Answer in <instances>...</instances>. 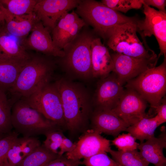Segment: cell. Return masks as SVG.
<instances>
[{
    "mask_svg": "<svg viewBox=\"0 0 166 166\" xmlns=\"http://www.w3.org/2000/svg\"><path fill=\"white\" fill-rule=\"evenodd\" d=\"M41 145L40 141L35 137H18L11 144L7 153L8 166H17Z\"/></svg>",
    "mask_w": 166,
    "mask_h": 166,
    "instance_id": "7402d4cb",
    "label": "cell"
},
{
    "mask_svg": "<svg viewBox=\"0 0 166 166\" xmlns=\"http://www.w3.org/2000/svg\"><path fill=\"white\" fill-rule=\"evenodd\" d=\"M80 0H38L34 13L39 21L49 31L54 28L62 15L76 8Z\"/></svg>",
    "mask_w": 166,
    "mask_h": 166,
    "instance_id": "7c38bea8",
    "label": "cell"
},
{
    "mask_svg": "<svg viewBox=\"0 0 166 166\" xmlns=\"http://www.w3.org/2000/svg\"><path fill=\"white\" fill-rule=\"evenodd\" d=\"M165 97L162 99L160 104L155 109V116L160 124L166 122V101Z\"/></svg>",
    "mask_w": 166,
    "mask_h": 166,
    "instance_id": "836d02e7",
    "label": "cell"
},
{
    "mask_svg": "<svg viewBox=\"0 0 166 166\" xmlns=\"http://www.w3.org/2000/svg\"><path fill=\"white\" fill-rule=\"evenodd\" d=\"M59 157L58 155L41 145L25 157L17 166H44Z\"/></svg>",
    "mask_w": 166,
    "mask_h": 166,
    "instance_id": "d4e9b609",
    "label": "cell"
},
{
    "mask_svg": "<svg viewBox=\"0 0 166 166\" xmlns=\"http://www.w3.org/2000/svg\"><path fill=\"white\" fill-rule=\"evenodd\" d=\"M111 55L113 64L112 72L123 85L147 70L155 67L158 60L157 56L138 58L116 53Z\"/></svg>",
    "mask_w": 166,
    "mask_h": 166,
    "instance_id": "30bf717a",
    "label": "cell"
},
{
    "mask_svg": "<svg viewBox=\"0 0 166 166\" xmlns=\"http://www.w3.org/2000/svg\"><path fill=\"white\" fill-rule=\"evenodd\" d=\"M11 121L15 131L24 137L45 135L52 131L60 130L55 124L31 107L22 99L16 101L13 105Z\"/></svg>",
    "mask_w": 166,
    "mask_h": 166,
    "instance_id": "277c9868",
    "label": "cell"
},
{
    "mask_svg": "<svg viewBox=\"0 0 166 166\" xmlns=\"http://www.w3.org/2000/svg\"><path fill=\"white\" fill-rule=\"evenodd\" d=\"M160 125L157 119L154 117H144L134 125L128 127L126 131L130 133L140 143L154 136V132Z\"/></svg>",
    "mask_w": 166,
    "mask_h": 166,
    "instance_id": "cb8c5ba5",
    "label": "cell"
},
{
    "mask_svg": "<svg viewBox=\"0 0 166 166\" xmlns=\"http://www.w3.org/2000/svg\"><path fill=\"white\" fill-rule=\"evenodd\" d=\"M136 139L130 133L119 134L112 140V144L117 148L118 151L126 152L137 149L139 144Z\"/></svg>",
    "mask_w": 166,
    "mask_h": 166,
    "instance_id": "f546056e",
    "label": "cell"
},
{
    "mask_svg": "<svg viewBox=\"0 0 166 166\" xmlns=\"http://www.w3.org/2000/svg\"><path fill=\"white\" fill-rule=\"evenodd\" d=\"M19 134L14 130L0 140V166H8L7 153L11 144Z\"/></svg>",
    "mask_w": 166,
    "mask_h": 166,
    "instance_id": "1f68e13d",
    "label": "cell"
},
{
    "mask_svg": "<svg viewBox=\"0 0 166 166\" xmlns=\"http://www.w3.org/2000/svg\"><path fill=\"white\" fill-rule=\"evenodd\" d=\"M75 143H73L70 140L64 136L61 143L59 152L58 155L61 156L64 153L70 152L75 148Z\"/></svg>",
    "mask_w": 166,
    "mask_h": 166,
    "instance_id": "e575fe53",
    "label": "cell"
},
{
    "mask_svg": "<svg viewBox=\"0 0 166 166\" xmlns=\"http://www.w3.org/2000/svg\"><path fill=\"white\" fill-rule=\"evenodd\" d=\"M61 100L65 126L71 132L83 126L88 112L85 95L78 88L63 79L54 84Z\"/></svg>",
    "mask_w": 166,
    "mask_h": 166,
    "instance_id": "8992f818",
    "label": "cell"
},
{
    "mask_svg": "<svg viewBox=\"0 0 166 166\" xmlns=\"http://www.w3.org/2000/svg\"><path fill=\"white\" fill-rule=\"evenodd\" d=\"M86 26L63 48L65 56L61 58L70 70L85 77L91 75V43L95 37Z\"/></svg>",
    "mask_w": 166,
    "mask_h": 166,
    "instance_id": "52a82bcc",
    "label": "cell"
},
{
    "mask_svg": "<svg viewBox=\"0 0 166 166\" xmlns=\"http://www.w3.org/2000/svg\"><path fill=\"white\" fill-rule=\"evenodd\" d=\"M107 7L118 12L126 13L132 9H139L143 6V0H102Z\"/></svg>",
    "mask_w": 166,
    "mask_h": 166,
    "instance_id": "f1b7e54d",
    "label": "cell"
},
{
    "mask_svg": "<svg viewBox=\"0 0 166 166\" xmlns=\"http://www.w3.org/2000/svg\"><path fill=\"white\" fill-rule=\"evenodd\" d=\"M92 129L100 134L117 137L129 127L110 110L96 109L92 118Z\"/></svg>",
    "mask_w": 166,
    "mask_h": 166,
    "instance_id": "e0dca14e",
    "label": "cell"
},
{
    "mask_svg": "<svg viewBox=\"0 0 166 166\" xmlns=\"http://www.w3.org/2000/svg\"><path fill=\"white\" fill-rule=\"evenodd\" d=\"M21 99L60 128L65 126L61 98L54 84L48 83L29 97Z\"/></svg>",
    "mask_w": 166,
    "mask_h": 166,
    "instance_id": "ba28073f",
    "label": "cell"
},
{
    "mask_svg": "<svg viewBox=\"0 0 166 166\" xmlns=\"http://www.w3.org/2000/svg\"><path fill=\"white\" fill-rule=\"evenodd\" d=\"M61 143L53 142L46 139L43 145L51 152L58 155Z\"/></svg>",
    "mask_w": 166,
    "mask_h": 166,
    "instance_id": "74e56055",
    "label": "cell"
},
{
    "mask_svg": "<svg viewBox=\"0 0 166 166\" xmlns=\"http://www.w3.org/2000/svg\"><path fill=\"white\" fill-rule=\"evenodd\" d=\"M137 22L119 25L110 29L104 38L108 46L115 53L134 57L150 58L157 57L148 47L145 41L141 42L137 36Z\"/></svg>",
    "mask_w": 166,
    "mask_h": 166,
    "instance_id": "7a4b0ae2",
    "label": "cell"
},
{
    "mask_svg": "<svg viewBox=\"0 0 166 166\" xmlns=\"http://www.w3.org/2000/svg\"><path fill=\"white\" fill-rule=\"evenodd\" d=\"M23 44L26 49L34 50L47 56L60 58L65 56L63 50L58 49L53 43L49 30L40 21L34 24Z\"/></svg>",
    "mask_w": 166,
    "mask_h": 166,
    "instance_id": "2e32d148",
    "label": "cell"
},
{
    "mask_svg": "<svg viewBox=\"0 0 166 166\" xmlns=\"http://www.w3.org/2000/svg\"><path fill=\"white\" fill-rule=\"evenodd\" d=\"M86 26L84 20L74 10L71 13L65 12L51 31L53 43L58 49L62 50Z\"/></svg>",
    "mask_w": 166,
    "mask_h": 166,
    "instance_id": "5bb4252c",
    "label": "cell"
},
{
    "mask_svg": "<svg viewBox=\"0 0 166 166\" xmlns=\"http://www.w3.org/2000/svg\"><path fill=\"white\" fill-rule=\"evenodd\" d=\"M147 102L136 91L126 88L116 106L111 110L129 126L148 117L145 112Z\"/></svg>",
    "mask_w": 166,
    "mask_h": 166,
    "instance_id": "8fae6325",
    "label": "cell"
},
{
    "mask_svg": "<svg viewBox=\"0 0 166 166\" xmlns=\"http://www.w3.org/2000/svg\"><path fill=\"white\" fill-rule=\"evenodd\" d=\"M81 164L85 166H120L119 164L107 155V153H101L81 161Z\"/></svg>",
    "mask_w": 166,
    "mask_h": 166,
    "instance_id": "4dcf8cb0",
    "label": "cell"
},
{
    "mask_svg": "<svg viewBox=\"0 0 166 166\" xmlns=\"http://www.w3.org/2000/svg\"><path fill=\"white\" fill-rule=\"evenodd\" d=\"M0 10L4 19V25L6 31L18 38L26 36L31 32L34 24L39 21L34 13L18 15L10 13L0 3Z\"/></svg>",
    "mask_w": 166,
    "mask_h": 166,
    "instance_id": "ffe728a7",
    "label": "cell"
},
{
    "mask_svg": "<svg viewBox=\"0 0 166 166\" xmlns=\"http://www.w3.org/2000/svg\"><path fill=\"white\" fill-rule=\"evenodd\" d=\"M2 25L0 26V28H1V26H2Z\"/></svg>",
    "mask_w": 166,
    "mask_h": 166,
    "instance_id": "60d3db41",
    "label": "cell"
},
{
    "mask_svg": "<svg viewBox=\"0 0 166 166\" xmlns=\"http://www.w3.org/2000/svg\"><path fill=\"white\" fill-rule=\"evenodd\" d=\"M46 139L50 141L61 143L65 136L60 130L53 131L49 132L45 135Z\"/></svg>",
    "mask_w": 166,
    "mask_h": 166,
    "instance_id": "8d00e7d4",
    "label": "cell"
},
{
    "mask_svg": "<svg viewBox=\"0 0 166 166\" xmlns=\"http://www.w3.org/2000/svg\"><path fill=\"white\" fill-rule=\"evenodd\" d=\"M53 70L52 63L44 57L31 55L9 92L13 96L18 98L28 97L49 83Z\"/></svg>",
    "mask_w": 166,
    "mask_h": 166,
    "instance_id": "6da1fadb",
    "label": "cell"
},
{
    "mask_svg": "<svg viewBox=\"0 0 166 166\" xmlns=\"http://www.w3.org/2000/svg\"><path fill=\"white\" fill-rule=\"evenodd\" d=\"M91 75L104 78L112 72L113 64L108 48L100 38L94 37L91 43Z\"/></svg>",
    "mask_w": 166,
    "mask_h": 166,
    "instance_id": "ac0fdd59",
    "label": "cell"
},
{
    "mask_svg": "<svg viewBox=\"0 0 166 166\" xmlns=\"http://www.w3.org/2000/svg\"><path fill=\"white\" fill-rule=\"evenodd\" d=\"M145 18L137 23V32L142 38L153 35L159 44L158 59L164 55L166 58V13L143 4Z\"/></svg>",
    "mask_w": 166,
    "mask_h": 166,
    "instance_id": "9c48e42d",
    "label": "cell"
},
{
    "mask_svg": "<svg viewBox=\"0 0 166 166\" xmlns=\"http://www.w3.org/2000/svg\"><path fill=\"white\" fill-rule=\"evenodd\" d=\"M143 4L158 8L159 11L166 13L165 0H143Z\"/></svg>",
    "mask_w": 166,
    "mask_h": 166,
    "instance_id": "d590c367",
    "label": "cell"
},
{
    "mask_svg": "<svg viewBox=\"0 0 166 166\" xmlns=\"http://www.w3.org/2000/svg\"><path fill=\"white\" fill-rule=\"evenodd\" d=\"M17 38L6 31L3 23L0 29V58L22 61L30 57Z\"/></svg>",
    "mask_w": 166,
    "mask_h": 166,
    "instance_id": "44dd1931",
    "label": "cell"
},
{
    "mask_svg": "<svg viewBox=\"0 0 166 166\" xmlns=\"http://www.w3.org/2000/svg\"><path fill=\"white\" fill-rule=\"evenodd\" d=\"M13 104L6 93L0 89V132L6 134L12 132L11 121Z\"/></svg>",
    "mask_w": 166,
    "mask_h": 166,
    "instance_id": "4316f807",
    "label": "cell"
},
{
    "mask_svg": "<svg viewBox=\"0 0 166 166\" xmlns=\"http://www.w3.org/2000/svg\"><path fill=\"white\" fill-rule=\"evenodd\" d=\"M81 163L80 160L69 159L62 156L51 161L44 166H79Z\"/></svg>",
    "mask_w": 166,
    "mask_h": 166,
    "instance_id": "d6a6232c",
    "label": "cell"
},
{
    "mask_svg": "<svg viewBox=\"0 0 166 166\" xmlns=\"http://www.w3.org/2000/svg\"><path fill=\"white\" fill-rule=\"evenodd\" d=\"M27 61H15L0 58V89L6 93L9 91Z\"/></svg>",
    "mask_w": 166,
    "mask_h": 166,
    "instance_id": "603a6c76",
    "label": "cell"
},
{
    "mask_svg": "<svg viewBox=\"0 0 166 166\" xmlns=\"http://www.w3.org/2000/svg\"><path fill=\"white\" fill-rule=\"evenodd\" d=\"M123 86L113 73L101 79L95 96L96 109L111 110L114 109L124 91Z\"/></svg>",
    "mask_w": 166,
    "mask_h": 166,
    "instance_id": "9a60e30c",
    "label": "cell"
},
{
    "mask_svg": "<svg viewBox=\"0 0 166 166\" xmlns=\"http://www.w3.org/2000/svg\"><path fill=\"white\" fill-rule=\"evenodd\" d=\"M110 141L104 137L93 129L86 131L75 143L74 149L66 153L69 159L80 160L101 153L109 152Z\"/></svg>",
    "mask_w": 166,
    "mask_h": 166,
    "instance_id": "4fadbf2b",
    "label": "cell"
},
{
    "mask_svg": "<svg viewBox=\"0 0 166 166\" xmlns=\"http://www.w3.org/2000/svg\"><path fill=\"white\" fill-rule=\"evenodd\" d=\"M37 0H0V3L11 13L22 15L33 13Z\"/></svg>",
    "mask_w": 166,
    "mask_h": 166,
    "instance_id": "83f0119b",
    "label": "cell"
},
{
    "mask_svg": "<svg viewBox=\"0 0 166 166\" xmlns=\"http://www.w3.org/2000/svg\"><path fill=\"white\" fill-rule=\"evenodd\" d=\"M4 22L3 17L2 14L0 10V26Z\"/></svg>",
    "mask_w": 166,
    "mask_h": 166,
    "instance_id": "f35d334b",
    "label": "cell"
},
{
    "mask_svg": "<svg viewBox=\"0 0 166 166\" xmlns=\"http://www.w3.org/2000/svg\"><path fill=\"white\" fill-rule=\"evenodd\" d=\"M75 12L86 24L91 26L95 32L104 39L108 32L114 27L138 21L94 0H81Z\"/></svg>",
    "mask_w": 166,
    "mask_h": 166,
    "instance_id": "3957f363",
    "label": "cell"
},
{
    "mask_svg": "<svg viewBox=\"0 0 166 166\" xmlns=\"http://www.w3.org/2000/svg\"><path fill=\"white\" fill-rule=\"evenodd\" d=\"M109 152L112 159L120 166H148L149 164L142 157L137 149L123 152L110 148Z\"/></svg>",
    "mask_w": 166,
    "mask_h": 166,
    "instance_id": "484cf974",
    "label": "cell"
},
{
    "mask_svg": "<svg viewBox=\"0 0 166 166\" xmlns=\"http://www.w3.org/2000/svg\"><path fill=\"white\" fill-rule=\"evenodd\" d=\"M125 87L136 91L155 109L166 93V58L159 66L147 70L127 82Z\"/></svg>",
    "mask_w": 166,
    "mask_h": 166,
    "instance_id": "5b68a950",
    "label": "cell"
},
{
    "mask_svg": "<svg viewBox=\"0 0 166 166\" xmlns=\"http://www.w3.org/2000/svg\"><path fill=\"white\" fill-rule=\"evenodd\" d=\"M7 134H4L0 132V140L4 137Z\"/></svg>",
    "mask_w": 166,
    "mask_h": 166,
    "instance_id": "ab89813d",
    "label": "cell"
},
{
    "mask_svg": "<svg viewBox=\"0 0 166 166\" xmlns=\"http://www.w3.org/2000/svg\"><path fill=\"white\" fill-rule=\"evenodd\" d=\"M161 133L157 137L154 136L139 144L137 149L144 159L155 166H166V158L163 149L166 147V132L165 126L160 129Z\"/></svg>",
    "mask_w": 166,
    "mask_h": 166,
    "instance_id": "d6986e66",
    "label": "cell"
}]
</instances>
